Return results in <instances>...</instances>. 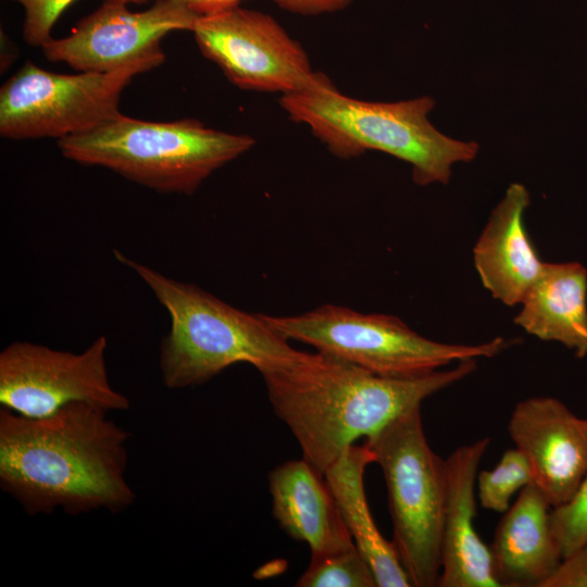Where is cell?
Returning a JSON list of instances; mask_svg holds the SVG:
<instances>
[{
	"label": "cell",
	"mask_w": 587,
	"mask_h": 587,
	"mask_svg": "<svg viewBox=\"0 0 587 587\" xmlns=\"http://www.w3.org/2000/svg\"><path fill=\"white\" fill-rule=\"evenodd\" d=\"M103 408L73 402L42 419L0 409V486L30 515L61 509L118 513L135 501L126 479L130 434Z\"/></svg>",
	"instance_id": "1"
},
{
	"label": "cell",
	"mask_w": 587,
	"mask_h": 587,
	"mask_svg": "<svg viewBox=\"0 0 587 587\" xmlns=\"http://www.w3.org/2000/svg\"><path fill=\"white\" fill-rule=\"evenodd\" d=\"M476 370L467 359L446 371L387 377L320 351H301L260 374L275 414L322 474L361 437H370L429 396Z\"/></svg>",
	"instance_id": "2"
},
{
	"label": "cell",
	"mask_w": 587,
	"mask_h": 587,
	"mask_svg": "<svg viewBox=\"0 0 587 587\" xmlns=\"http://www.w3.org/2000/svg\"><path fill=\"white\" fill-rule=\"evenodd\" d=\"M288 117L309 126L328 151L340 159L378 150L408 162L420 186L447 184L451 167L472 161L478 145L450 138L435 128L428 113L435 101L421 97L397 102H373L341 93L324 75L313 87L282 95Z\"/></svg>",
	"instance_id": "3"
},
{
	"label": "cell",
	"mask_w": 587,
	"mask_h": 587,
	"mask_svg": "<svg viewBox=\"0 0 587 587\" xmlns=\"http://www.w3.org/2000/svg\"><path fill=\"white\" fill-rule=\"evenodd\" d=\"M114 255L137 273L170 315V330L160 346V371L167 388L201 385L237 363H248L261 373L299 352L262 313L239 310L118 250Z\"/></svg>",
	"instance_id": "4"
},
{
	"label": "cell",
	"mask_w": 587,
	"mask_h": 587,
	"mask_svg": "<svg viewBox=\"0 0 587 587\" xmlns=\"http://www.w3.org/2000/svg\"><path fill=\"white\" fill-rule=\"evenodd\" d=\"M255 145L247 134L205 126L196 118L149 122L124 114L58 140L62 155L101 166L161 193L192 195L216 170Z\"/></svg>",
	"instance_id": "5"
},
{
	"label": "cell",
	"mask_w": 587,
	"mask_h": 587,
	"mask_svg": "<svg viewBox=\"0 0 587 587\" xmlns=\"http://www.w3.org/2000/svg\"><path fill=\"white\" fill-rule=\"evenodd\" d=\"M364 445L382 467L394 526L392 544L411 585L437 586L446 464L429 446L421 407L394 419Z\"/></svg>",
	"instance_id": "6"
},
{
	"label": "cell",
	"mask_w": 587,
	"mask_h": 587,
	"mask_svg": "<svg viewBox=\"0 0 587 587\" xmlns=\"http://www.w3.org/2000/svg\"><path fill=\"white\" fill-rule=\"evenodd\" d=\"M262 314L287 339L387 377L419 376L452 362L492 358L510 345L502 337L479 345L442 344L421 336L397 316L336 304L298 315Z\"/></svg>",
	"instance_id": "7"
},
{
	"label": "cell",
	"mask_w": 587,
	"mask_h": 587,
	"mask_svg": "<svg viewBox=\"0 0 587 587\" xmlns=\"http://www.w3.org/2000/svg\"><path fill=\"white\" fill-rule=\"evenodd\" d=\"M157 64L139 62L107 72L61 74L32 61L0 89V135L13 140L55 138L88 132L121 114L123 90Z\"/></svg>",
	"instance_id": "8"
},
{
	"label": "cell",
	"mask_w": 587,
	"mask_h": 587,
	"mask_svg": "<svg viewBox=\"0 0 587 587\" xmlns=\"http://www.w3.org/2000/svg\"><path fill=\"white\" fill-rule=\"evenodd\" d=\"M199 50L242 90L295 93L325 75L271 15L239 4L199 14L191 30Z\"/></svg>",
	"instance_id": "9"
},
{
	"label": "cell",
	"mask_w": 587,
	"mask_h": 587,
	"mask_svg": "<svg viewBox=\"0 0 587 587\" xmlns=\"http://www.w3.org/2000/svg\"><path fill=\"white\" fill-rule=\"evenodd\" d=\"M107 345L99 336L79 353L26 341L7 346L0 353L1 408L28 419L50 416L73 402L128 410V398L110 384Z\"/></svg>",
	"instance_id": "10"
},
{
	"label": "cell",
	"mask_w": 587,
	"mask_h": 587,
	"mask_svg": "<svg viewBox=\"0 0 587 587\" xmlns=\"http://www.w3.org/2000/svg\"><path fill=\"white\" fill-rule=\"evenodd\" d=\"M198 16L179 0H157L142 11L104 0L70 35L52 38L41 49L47 60L78 72L107 73L139 62L160 66L165 61L163 38L172 32H191Z\"/></svg>",
	"instance_id": "11"
},
{
	"label": "cell",
	"mask_w": 587,
	"mask_h": 587,
	"mask_svg": "<svg viewBox=\"0 0 587 587\" xmlns=\"http://www.w3.org/2000/svg\"><path fill=\"white\" fill-rule=\"evenodd\" d=\"M508 430L551 507L567 502L587 474V419L557 398L532 397L515 405Z\"/></svg>",
	"instance_id": "12"
},
{
	"label": "cell",
	"mask_w": 587,
	"mask_h": 587,
	"mask_svg": "<svg viewBox=\"0 0 587 587\" xmlns=\"http://www.w3.org/2000/svg\"><path fill=\"white\" fill-rule=\"evenodd\" d=\"M490 444L483 437L446 459V486L440 542V587H498L489 546L474 526L478 466Z\"/></svg>",
	"instance_id": "13"
},
{
	"label": "cell",
	"mask_w": 587,
	"mask_h": 587,
	"mask_svg": "<svg viewBox=\"0 0 587 587\" xmlns=\"http://www.w3.org/2000/svg\"><path fill=\"white\" fill-rule=\"evenodd\" d=\"M552 507L530 482L503 513L489 546L498 587H544L563 557L551 527Z\"/></svg>",
	"instance_id": "14"
},
{
	"label": "cell",
	"mask_w": 587,
	"mask_h": 587,
	"mask_svg": "<svg viewBox=\"0 0 587 587\" xmlns=\"http://www.w3.org/2000/svg\"><path fill=\"white\" fill-rule=\"evenodd\" d=\"M529 202L527 189L522 184H511L473 250L483 286L510 307L523 301L545 266L524 224Z\"/></svg>",
	"instance_id": "15"
},
{
	"label": "cell",
	"mask_w": 587,
	"mask_h": 587,
	"mask_svg": "<svg viewBox=\"0 0 587 587\" xmlns=\"http://www.w3.org/2000/svg\"><path fill=\"white\" fill-rule=\"evenodd\" d=\"M268 488L274 519L289 537L310 547L311 558L355 546L324 474L303 458L273 469Z\"/></svg>",
	"instance_id": "16"
},
{
	"label": "cell",
	"mask_w": 587,
	"mask_h": 587,
	"mask_svg": "<svg viewBox=\"0 0 587 587\" xmlns=\"http://www.w3.org/2000/svg\"><path fill=\"white\" fill-rule=\"evenodd\" d=\"M514 323L546 341L587 355V270L577 262L545 263Z\"/></svg>",
	"instance_id": "17"
},
{
	"label": "cell",
	"mask_w": 587,
	"mask_h": 587,
	"mask_svg": "<svg viewBox=\"0 0 587 587\" xmlns=\"http://www.w3.org/2000/svg\"><path fill=\"white\" fill-rule=\"evenodd\" d=\"M373 462L375 455L365 445H352L325 471L324 477L377 587H409L412 585L396 548L378 530L367 504L364 473Z\"/></svg>",
	"instance_id": "18"
},
{
	"label": "cell",
	"mask_w": 587,
	"mask_h": 587,
	"mask_svg": "<svg viewBox=\"0 0 587 587\" xmlns=\"http://www.w3.org/2000/svg\"><path fill=\"white\" fill-rule=\"evenodd\" d=\"M533 479L526 457L517 449H508L498 464L477 474L476 489L484 509L504 513L510 508L512 496Z\"/></svg>",
	"instance_id": "19"
},
{
	"label": "cell",
	"mask_w": 587,
	"mask_h": 587,
	"mask_svg": "<svg viewBox=\"0 0 587 587\" xmlns=\"http://www.w3.org/2000/svg\"><path fill=\"white\" fill-rule=\"evenodd\" d=\"M298 587H376L374 574L357 547L311 558Z\"/></svg>",
	"instance_id": "20"
},
{
	"label": "cell",
	"mask_w": 587,
	"mask_h": 587,
	"mask_svg": "<svg viewBox=\"0 0 587 587\" xmlns=\"http://www.w3.org/2000/svg\"><path fill=\"white\" fill-rule=\"evenodd\" d=\"M551 527L563 559L587 542V474L567 502L552 508Z\"/></svg>",
	"instance_id": "21"
},
{
	"label": "cell",
	"mask_w": 587,
	"mask_h": 587,
	"mask_svg": "<svg viewBox=\"0 0 587 587\" xmlns=\"http://www.w3.org/2000/svg\"><path fill=\"white\" fill-rule=\"evenodd\" d=\"M24 10L23 37L33 46L42 48L51 40L52 28L61 14L75 0H11Z\"/></svg>",
	"instance_id": "22"
},
{
	"label": "cell",
	"mask_w": 587,
	"mask_h": 587,
	"mask_svg": "<svg viewBox=\"0 0 587 587\" xmlns=\"http://www.w3.org/2000/svg\"><path fill=\"white\" fill-rule=\"evenodd\" d=\"M544 587H587V542L562 560Z\"/></svg>",
	"instance_id": "23"
}]
</instances>
